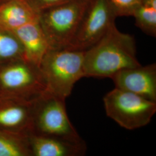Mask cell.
I'll return each mask as SVG.
<instances>
[{"label": "cell", "instance_id": "cell-1", "mask_svg": "<svg viewBox=\"0 0 156 156\" xmlns=\"http://www.w3.org/2000/svg\"><path fill=\"white\" fill-rule=\"evenodd\" d=\"M140 66L134 37L120 31L115 24L95 44L84 51L85 77L110 78L122 69Z\"/></svg>", "mask_w": 156, "mask_h": 156}, {"label": "cell", "instance_id": "cell-2", "mask_svg": "<svg viewBox=\"0 0 156 156\" xmlns=\"http://www.w3.org/2000/svg\"><path fill=\"white\" fill-rule=\"evenodd\" d=\"M84 55V51L68 49L48 51L39 66L47 93L66 100L75 83L85 77Z\"/></svg>", "mask_w": 156, "mask_h": 156}, {"label": "cell", "instance_id": "cell-3", "mask_svg": "<svg viewBox=\"0 0 156 156\" xmlns=\"http://www.w3.org/2000/svg\"><path fill=\"white\" fill-rule=\"evenodd\" d=\"M89 0H69L39 13V22L50 49L69 45Z\"/></svg>", "mask_w": 156, "mask_h": 156}, {"label": "cell", "instance_id": "cell-4", "mask_svg": "<svg viewBox=\"0 0 156 156\" xmlns=\"http://www.w3.org/2000/svg\"><path fill=\"white\" fill-rule=\"evenodd\" d=\"M34 134L83 142L67 115L66 100L46 92L34 102Z\"/></svg>", "mask_w": 156, "mask_h": 156}, {"label": "cell", "instance_id": "cell-5", "mask_svg": "<svg viewBox=\"0 0 156 156\" xmlns=\"http://www.w3.org/2000/svg\"><path fill=\"white\" fill-rule=\"evenodd\" d=\"M103 101L107 116L129 130L147 125L156 112V102L116 87Z\"/></svg>", "mask_w": 156, "mask_h": 156}, {"label": "cell", "instance_id": "cell-6", "mask_svg": "<svg viewBox=\"0 0 156 156\" xmlns=\"http://www.w3.org/2000/svg\"><path fill=\"white\" fill-rule=\"evenodd\" d=\"M46 92L38 67L19 60L0 65V97L34 101Z\"/></svg>", "mask_w": 156, "mask_h": 156}, {"label": "cell", "instance_id": "cell-7", "mask_svg": "<svg viewBox=\"0 0 156 156\" xmlns=\"http://www.w3.org/2000/svg\"><path fill=\"white\" fill-rule=\"evenodd\" d=\"M117 17L109 0H89L73 40L66 49L87 50L115 24Z\"/></svg>", "mask_w": 156, "mask_h": 156}, {"label": "cell", "instance_id": "cell-8", "mask_svg": "<svg viewBox=\"0 0 156 156\" xmlns=\"http://www.w3.org/2000/svg\"><path fill=\"white\" fill-rule=\"evenodd\" d=\"M115 87L156 102V64L128 68L113 74Z\"/></svg>", "mask_w": 156, "mask_h": 156}, {"label": "cell", "instance_id": "cell-9", "mask_svg": "<svg viewBox=\"0 0 156 156\" xmlns=\"http://www.w3.org/2000/svg\"><path fill=\"white\" fill-rule=\"evenodd\" d=\"M34 101L0 97V129L18 134L33 133Z\"/></svg>", "mask_w": 156, "mask_h": 156}, {"label": "cell", "instance_id": "cell-10", "mask_svg": "<svg viewBox=\"0 0 156 156\" xmlns=\"http://www.w3.org/2000/svg\"><path fill=\"white\" fill-rule=\"evenodd\" d=\"M11 33L22 45L24 60L39 68L50 47L39 20L26 24Z\"/></svg>", "mask_w": 156, "mask_h": 156}, {"label": "cell", "instance_id": "cell-11", "mask_svg": "<svg viewBox=\"0 0 156 156\" xmlns=\"http://www.w3.org/2000/svg\"><path fill=\"white\" fill-rule=\"evenodd\" d=\"M28 141L32 156H80L86 151L84 141L75 142L34 133L28 135Z\"/></svg>", "mask_w": 156, "mask_h": 156}, {"label": "cell", "instance_id": "cell-12", "mask_svg": "<svg viewBox=\"0 0 156 156\" xmlns=\"http://www.w3.org/2000/svg\"><path fill=\"white\" fill-rule=\"evenodd\" d=\"M39 17V12L27 0H9L0 5V30L12 32Z\"/></svg>", "mask_w": 156, "mask_h": 156}, {"label": "cell", "instance_id": "cell-13", "mask_svg": "<svg viewBox=\"0 0 156 156\" xmlns=\"http://www.w3.org/2000/svg\"><path fill=\"white\" fill-rule=\"evenodd\" d=\"M28 135L0 129V156H30Z\"/></svg>", "mask_w": 156, "mask_h": 156}, {"label": "cell", "instance_id": "cell-14", "mask_svg": "<svg viewBox=\"0 0 156 156\" xmlns=\"http://www.w3.org/2000/svg\"><path fill=\"white\" fill-rule=\"evenodd\" d=\"M24 60L22 46L13 34L0 30V65Z\"/></svg>", "mask_w": 156, "mask_h": 156}, {"label": "cell", "instance_id": "cell-15", "mask_svg": "<svg viewBox=\"0 0 156 156\" xmlns=\"http://www.w3.org/2000/svg\"><path fill=\"white\" fill-rule=\"evenodd\" d=\"M132 16L136 27L144 33L153 37L156 36V9L140 4L134 11Z\"/></svg>", "mask_w": 156, "mask_h": 156}, {"label": "cell", "instance_id": "cell-16", "mask_svg": "<svg viewBox=\"0 0 156 156\" xmlns=\"http://www.w3.org/2000/svg\"><path fill=\"white\" fill-rule=\"evenodd\" d=\"M117 17L132 16L142 0H109Z\"/></svg>", "mask_w": 156, "mask_h": 156}, {"label": "cell", "instance_id": "cell-17", "mask_svg": "<svg viewBox=\"0 0 156 156\" xmlns=\"http://www.w3.org/2000/svg\"><path fill=\"white\" fill-rule=\"evenodd\" d=\"M34 8L40 13L51 7L58 5L69 0H27Z\"/></svg>", "mask_w": 156, "mask_h": 156}, {"label": "cell", "instance_id": "cell-18", "mask_svg": "<svg viewBox=\"0 0 156 156\" xmlns=\"http://www.w3.org/2000/svg\"><path fill=\"white\" fill-rule=\"evenodd\" d=\"M140 4L156 9V0H142Z\"/></svg>", "mask_w": 156, "mask_h": 156}]
</instances>
